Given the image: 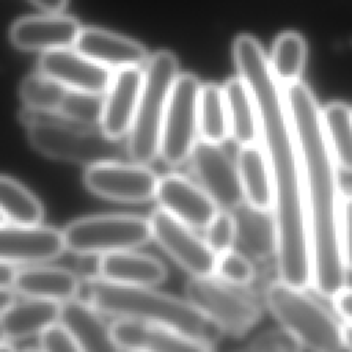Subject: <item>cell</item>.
<instances>
[{"label":"cell","mask_w":352,"mask_h":352,"mask_svg":"<svg viewBox=\"0 0 352 352\" xmlns=\"http://www.w3.org/2000/svg\"><path fill=\"white\" fill-rule=\"evenodd\" d=\"M285 96L297 142L307 208L312 286L331 300L346 286V268L340 248L342 192L338 165L331 151L322 109L302 81L285 87Z\"/></svg>","instance_id":"1"},{"label":"cell","mask_w":352,"mask_h":352,"mask_svg":"<svg viewBox=\"0 0 352 352\" xmlns=\"http://www.w3.org/2000/svg\"><path fill=\"white\" fill-rule=\"evenodd\" d=\"M78 297L100 314L172 327L210 346L223 334L187 298L160 292L154 286H126L89 276L81 280Z\"/></svg>","instance_id":"2"},{"label":"cell","mask_w":352,"mask_h":352,"mask_svg":"<svg viewBox=\"0 0 352 352\" xmlns=\"http://www.w3.org/2000/svg\"><path fill=\"white\" fill-rule=\"evenodd\" d=\"M21 120L28 126L32 147L51 160L87 166L118 160V140L109 139L99 126L81 125L58 113H40L26 107L21 111Z\"/></svg>","instance_id":"3"},{"label":"cell","mask_w":352,"mask_h":352,"mask_svg":"<svg viewBox=\"0 0 352 352\" xmlns=\"http://www.w3.org/2000/svg\"><path fill=\"white\" fill-rule=\"evenodd\" d=\"M265 304L272 316L309 352H341L342 326L305 289L282 279L265 289Z\"/></svg>","instance_id":"4"},{"label":"cell","mask_w":352,"mask_h":352,"mask_svg":"<svg viewBox=\"0 0 352 352\" xmlns=\"http://www.w3.org/2000/svg\"><path fill=\"white\" fill-rule=\"evenodd\" d=\"M177 69L176 56L166 50L151 55L143 67L142 94L126 142V154L135 162L147 165L160 155L165 111Z\"/></svg>","instance_id":"5"},{"label":"cell","mask_w":352,"mask_h":352,"mask_svg":"<svg viewBox=\"0 0 352 352\" xmlns=\"http://www.w3.org/2000/svg\"><path fill=\"white\" fill-rule=\"evenodd\" d=\"M67 250L76 254H107L138 249L153 239L150 220L129 213L85 216L63 230Z\"/></svg>","instance_id":"6"},{"label":"cell","mask_w":352,"mask_h":352,"mask_svg":"<svg viewBox=\"0 0 352 352\" xmlns=\"http://www.w3.org/2000/svg\"><path fill=\"white\" fill-rule=\"evenodd\" d=\"M216 276L191 279L184 286L186 298L223 334L242 337L260 320V307Z\"/></svg>","instance_id":"7"},{"label":"cell","mask_w":352,"mask_h":352,"mask_svg":"<svg viewBox=\"0 0 352 352\" xmlns=\"http://www.w3.org/2000/svg\"><path fill=\"white\" fill-rule=\"evenodd\" d=\"M201 84L192 74H179L168 100L160 157L169 166H179L190 160L199 140Z\"/></svg>","instance_id":"8"},{"label":"cell","mask_w":352,"mask_h":352,"mask_svg":"<svg viewBox=\"0 0 352 352\" xmlns=\"http://www.w3.org/2000/svg\"><path fill=\"white\" fill-rule=\"evenodd\" d=\"M160 176L146 164L110 160L88 165L82 183L96 197L124 202L143 204L155 198Z\"/></svg>","instance_id":"9"},{"label":"cell","mask_w":352,"mask_h":352,"mask_svg":"<svg viewBox=\"0 0 352 352\" xmlns=\"http://www.w3.org/2000/svg\"><path fill=\"white\" fill-rule=\"evenodd\" d=\"M150 227L153 241L191 276H214L217 254L198 236L192 227L184 224L166 210L157 208L151 212Z\"/></svg>","instance_id":"10"},{"label":"cell","mask_w":352,"mask_h":352,"mask_svg":"<svg viewBox=\"0 0 352 352\" xmlns=\"http://www.w3.org/2000/svg\"><path fill=\"white\" fill-rule=\"evenodd\" d=\"M190 162L199 186L220 209L232 210L245 202L236 161L231 160L221 144L199 139Z\"/></svg>","instance_id":"11"},{"label":"cell","mask_w":352,"mask_h":352,"mask_svg":"<svg viewBox=\"0 0 352 352\" xmlns=\"http://www.w3.org/2000/svg\"><path fill=\"white\" fill-rule=\"evenodd\" d=\"M66 248L63 231L41 224L15 226L1 223L0 257L15 265L45 264L58 258Z\"/></svg>","instance_id":"12"},{"label":"cell","mask_w":352,"mask_h":352,"mask_svg":"<svg viewBox=\"0 0 352 352\" xmlns=\"http://www.w3.org/2000/svg\"><path fill=\"white\" fill-rule=\"evenodd\" d=\"M38 72L54 78L70 91L104 95L113 80V72L76 48H63L43 52L38 59Z\"/></svg>","instance_id":"13"},{"label":"cell","mask_w":352,"mask_h":352,"mask_svg":"<svg viewBox=\"0 0 352 352\" xmlns=\"http://www.w3.org/2000/svg\"><path fill=\"white\" fill-rule=\"evenodd\" d=\"M155 199L161 209L192 228H206L220 210L199 183L180 173L160 177Z\"/></svg>","instance_id":"14"},{"label":"cell","mask_w":352,"mask_h":352,"mask_svg":"<svg viewBox=\"0 0 352 352\" xmlns=\"http://www.w3.org/2000/svg\"><path fill=\"white\" fill-rule=\"evenodd\" d=\"M144 70L126 67L116 70L103 98L99 128L111 140H121L129 135L138 110Z\"/></svg>","instance_id":"15"},{"label":"cell","mask_w":352,"mask_h":352,"mask_svg":"<svg viewBox=\"0 0 352 352\" xmlns=\"http://www.w3.org/2000/svg\"><path fill=\"white\" fill-rule=\"evenodd\" d=\"M111 327L125 352H213V346L166 326L117 319Z\"/></svg>","instance_id":"16"},{"label":"cell","mask_w":352,"mask_h":352,"mask_svg":"<svg viewBox=\"0 0 352 352\" xmlns=\"http://www.w3.org/2000/svg\"><path fill=\"white\" fill-rule=\"evenodd\" d=\"M82 28L78 21L62 14L25 16L10 28V40L23 51H55L74 47Z\"/></svg>","instance_id":"17"},{"label":"cell","mask_w":352,"mask_h":352,"mask_svg":"<svg viewBox=\"0 0 352 352\" xmlns=\"http://www.w3.org/2000/svg\"><path fill=\"white\" fill-rule=\"evenodd\" d=\"M74 48L94 62L120 70L146 66L150 56L147 50L135 40L103 29H82Z\"/></svg>","instance_id":"18"},{"label":"cell","mask_w":352,"mask_h":352,"mask_svg":"<svg viewBox=\"0 0 352 352\" xmlns=\"http://www.w3.org/2000/svg\"><path fill=\"white\" fill-rule=\"evenodd\" d=\"M59 323L82 352H125L117 342L111 324L89 302L77 297L62 304Z\"/></svg>","instance_id":"19"},{"label":"cell","mask_w":352,"mask_h":352,"mask_svg":"<svg viewBox=\"0 0 352 352\" xmlns=\"http://www.w3.org/2000/svg\"><path fill=\"white\" fill-rule=\"evenodd\" d=\"M168 275L165 264L157 257L126 249L99 256L96 276L126 286H155Z\"/></svg>","instance_id":"20"},{"label":"cell","mask_w":352,"mask_h":352,"mask_svg":"<svg viewBox=\"0 0 352 352\" xmlns=\"http://www.w3.org/2000/svg\"><path fill=\"white\" fill-rule=\"evenodd\" d=\"M12 289L23 297L63 304L78 297L81 279L62 267L47 264L25 265L16 271Z\"/></svg>","instance_id":"21"},{"label":"cell","mask_w":352,"mask_h":352,"mask_svg":"<svg viewBox=\"0 0 352 352\" xmlns=\"http://www.w3.org/2000/svg\"><path fill=\"white\" fill-rule=\"evenodd\" d=\"M60 312V302L30 297L15 300L11 305L1 309V337L12 342L41 336L45 330L59 323Z\"/></svg>","instance_id":"22"},{"label":"cell","mask_w":352,"mask_h":352,"mask_svg":"<svg viewBox=\"0 0 352 352\" xmlns=\"http://www.w3.org/2000/svg\"><path fill=\"white\" fill-rule=\"evenodd\" d=\"M236 224V245L246 256L257 261H267L278 250V230L274 213L242 202L231 210Z\"/></svg>","instance_id":"23"},{"label":"cell","mask_w":352,"mask_h":352,"mask_svg":"<svg viewBox=\"0 0 352 352\" xmlns=\"http://www.w3.org/2000/svg\"><path fill=\"white\" fill-rule=\"evenodd\" d=\"M236 168L245 202L261 210L274 209V186L267 155L260 143L241 146Z\"/></svg>","instance_id":"24"},{"label":"cell","mask_w":352,"mask_h":352,"mask_svg":"<svg viewBox=\"0 0 352 352\" xmlns=\"http://www.w3.org/2000/svg\"><path fill=\"white\" fill-rule=\"evenodd\" d=\"M228 118L230 138L241 147L260 143V128L253 95L242 77H234L223 85Z\"/></svg>","instance_id":"25"},{"label":"cell","mask_w":352,"mask_h":352,"mask_svg":"<svg viewBox=\"0 0 352 352\" xmlns=\"http://www.w3.org/2000/svg\"><path fill=\"white\" fill-rule=\"evenodd\" d=\"M1 223L15 226L41 224L44 209L40 199L15 177L3 175L0 179Z\"/></svg>","instance_id":"26"},{"label":"cell","mask_w":352,"mask_h":352,"mask_svg":"<svg viewBox=\"0 0 352 352\" xmlns=\"http://www.w3.org/2000/svg\"><path fill=\"white\" fill-rule=\"evenodd\" d=\"M230 138V118L223 87L205 84L199 94V139L223 144Z\"/></svg>","instance_id":"27"},{"label":"cell","mask_w":352,"mask_h":352,"mask_svg":"<svg viewBox=\"0 0 352 352\" xmlns=\"http://www.w3.org/2000/svg\"><path fill=\"white\" fill-rule=\"evenodd\" d=\"M326 135L340 169L352 173V109L344 103H329L323 110Z\"/></svg>","instance_id":"28"},{"label":"cell","mask_w":352,"mask_h":352,"mask_svg":"<svg viewBox=\"0 0 352 352\" xmlns=\"http://www.w3.org/2000/svg\"><path fill=\"white\" fill-rule=\"evenodd\" d=\"M307 56L304 38L296 32L282 33L274 43L270 67L276 81L287 87L300 80Z\"/></svg>","instance_id":"29"},{"label":"cell","mask_w":352,"mask_h":352,"mask_svg":"<svg viewBox=\"0 0 352 352\" xmlns=\"http://www.w3.org/2000/svg\"><path fill=\"white\" fill-rule=\"evenodd\" d=\"M66 94L67 88L40 72L28 76L19 88L25 107L40 113H58Z\"/></svg>","instance_id":"30"},{"label":"cell","mask_w":352,"mask_h":352,"mask_svg":"<svg viewBox=\"0 0 352 352\" xmlns=\"http://www.w3.org/2000/svg\"><path fill=\"white\" fill-rule=\"evenodd\" d=\"M104 95L70 91L62 102L58 111L63 118L88 126H99Z\"/></svg>","instance_id":"31"},{"label":"cell","mask_w":352,"mask_h":352,"mask_svg":"<svg viewBox=\"0 0 352 352\" xmlns=\"http://www.w3.org/2000/svg\"><path fill=\"white\" fill-rule=\"evenodd\" d=\"M214 276L232 286H246L253 282L256 270L249 256L236 249H231L217 254Z\"/></svg>","instance_id":"32"},{"label":"cell","mask_w":352,"mask_h":352,"mask_svg":"<svg viewBox=\"0 0 352 352\" xmlns=\"http://www.w3.org/2000/svg\"><path fill=\"white\" fill-rule=\"evenodd\" d=\"M204 238L216 254L234 249L236 245V224L232 212L220 209L205 228Z\"/></svg>","instance_id":"33"},{"label":"cell","mask_w":352,"mask_h":352,"mask_svg":"<svg viewBox=\"0 0 352 352\" xmlns=\"http://www.w3.org/2000/svg\"><path fill=\"white\" fill-rule=\"evenodd\" d=\"M302 346L286 330L270 329L232 352H301Z\"/></svg>","instance_id":"34"},{"label":"cell","mask_w":352,"mask_h":352,"mask_svg":"<svg viewBox=\"0 0 352 352\" xmlns=\"http://www.w3.org/2000/svg\"><path fill=\"white\" fill-rule=\"evenodd\" d=\"M340 248L346 271H352V194L342 197L340 212Z\"/></svg>","instance_id":"35"},{"label":"cell","mask_w":352,"mask_h":352,"mask_svg":"<svg viewBox=\"0 0 352 352\" xmlns=\"http://www.w3.org/2000/svg\"><path fill=\"white\" fill-rule=\"evenodd\" d=\"M38 337V345L43 352H82L60 323L54 324Z\"/></svg>","instance_id":"36"},{"label":"cell","mask_w":352,"mask_h":352,"mask_svg":"<svg viewBox=\"0 0 352 352\" xmlns=\"http://www.w3.org/2000/svg\"><path fill=\"white\" fill-rule=\"evenodd\" d=\"M331 301L336 312L345 320V323L352 324V287H342L331 297Z\"/></svg>","instance_id":"37"},{"label":"cell","mask_w":352,"mask_h":352,"mask_svg":"<svg viewBox=\"0 0 352 352\" xmlns=\"http://www.w3.org/2000/svg\"><path fill=\"white\" fill-rule=\"evenodd\" d=\"M37 8L47 14H59L66 6L67 0H30Z\"/></svg>","instance_id":"38"},{"label":"cell","mask_w":352,"mask_h":352,"mask_svg":"<svg viewBox=\"0 0 352 352\" xmlns=\"http://www.w3.org/2000/svg\"><path fill=\"white\" fill-rule=\"evenodd\" d=\"M16 265L11 264L8 261H3L1 260V265H0V285L1 287H11L12 289V283L16 275Z\"/></svg>","instance_id":"39"},{"label":"cell","mask_w":352,"mask_h":352,"mask_svg":"<svg viewBox=\"0 0 352 352\" xmlns=\"http://www.w3.org/2000/svg\"><path fill=\"white\" fill-rule=\"evenodd\" d=\"M342 340H344V349L352 352V324L345 323L342 324Z\"/></svg>","instance_id":"40"},{"label":"cell","mask_w":352,"mask_h":352,"mask_svg":"<svg viewBox=\"0 0 352 352\" xmlns=\"http://www.w3.org/2000/svg\"><path fill=\"white\" fill-rule=\"evenodd\" d=\"M0 352H18V351L15 349V346H12V344L10 341L3 340L1 346H0Z\"/></svg>","instance_id":"41"},{"label":"cell","mask_w":352,"mask_h":352,"mask_svg":"<svg viewBox=\"0 0 352 352\" xmlns=\"http://www.w3.org/2000/svg\"><path fill=\"white\" fill-rule=\"evenodd\" d=\"M23 352H43V351L38 348V349H26V351H23Z\"/></svg>","instance_id":"42"}]
</instances>
